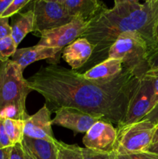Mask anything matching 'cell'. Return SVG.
Segmentation results:
<instances>
[{
	"mask_svg": "<svg viewBox=\"0 0 158 159\" xmlns=\"http://www.w3.org/2000/svg\"><path fill=\"white\" fill-rule=\"evenodd\" d=\"M155 34H156V41H157V43H158V22H157V24H156V31H155Z\"/></svg>",
	"mask_w": 158,
	"mask_h": 159,
	"instance_id": "obj_35",
	"label": "cell"
},
{
	"mask_svg": "<svg viewBox=\"0 0 158 159\" xmlns=\"http://www.w3.org/2000/svg\"><path fill=\"white\" fill-rule=\"evenodd\" d=\"M144 120H147L155 126L158 125V103L153 108V110L143 118Z\"/></svg>",
	"mask_w": 158,
	"mask_h": 159,
	"instance_id": "obj_29",
	"label": "cell"
},
{
	"mask_svg": "<svg viewBox=\"0 0 158 159\" xmlns=\"http://www.w3.org/2000/svg\"><path fill=\"white\" fill-rule=\"evenodd\" d=\"M29 3H30L29 0H12V3L6 9L2 17V18H9V17L12 16V15L17 13L19 11L21 10L23 7H25Z\"/></svg>",
	"mask_w": 158,
	"mask_h": 159,
	"instance_id": "obj_22",
	"label": "cell"
},
{
	"mask_svg": "<svg viewBox=\"0 0 158 159\" xmlns=\"http://www.w3.org/2000/svg\"><path fill=\"white\" fill-rule=\"evenodd\" d=\"M156 126L147 120L117 126L114 152L116 155H128L147 152L152 144Z\"/></svg>",
	"mask_w": 158,
	"mask_h": 159,
	"instance_id": "obj_5",
	"label": "cell"
},
{
	"mask_svg": "<svg viewBox=\"0 0 158 159\" xmlns=\"http://www.w3.org/2000/svg\"><path fill=\"white\" fill-rule=\"evenodd\" d=\"M93 46L88 40L79 37L63 49L64 60L72 70H77L85 66L91 58Z\"/></svg>",
	"mask_w": 158,
	"mask_h": 159,
	"instance_id": "obj_13",
	"label": "cell"
},
{
	"mask_svg": "<svg viewBox=\"0 0 158 159\" xmlns=\"http://www.w3.org/2000/svg\"><path fill=\"white\" fill-rule=\"evenodd\" d=\"M148 64L149 70L158 71V46L150 53Z\"/></svg>",
	"mask_w": 158,
	"mask_h": 159,
	"instance_id": "obj_28",
	"label": "cell"
},
{
	"mask_svg": "<svg viewBox=\"0 0 158 159\" xmlns=\"http://www.w3.org/2000/svg\"><path fill=\"white\" fill-rule=\"evenodd\" d=\"M65 9L74 17H80L89 22L102 9L106 8L102 2L98 0H60Z\"/></svg>",
	"mask_w": 158,
	"mask_h": 159,
	"instance_id": "obj_15",
	"label": "cell"
},
{
	"mask_svg": "<svg viewBox=\"0 0 158 159\" xmlns=\"http://www.w3.org/2000/svg\"><path fill=\"white\" fill-rule=\"evenodd\" d=\"M10 148H7L1 149L0 150V159H9V152H10Z\"/></svg>",
	"mask_w": 158,
	"mask_h": 159,
	"instance_id": "obj_31",
	"label": "cell"
},
{
	"mask_svg": "<svg viewBox=\"0 0 158 159\" xmlns=\"http://www.w3.org/2000/svg\"><path fill=\"white\" fill-rule=\"evenodd\" d=\"M123 65L118 59L106 58L82 74L85 79L97 83H106L114 80L123 71Z\"/></svg>",
	"mask_w": 158,
	"mask_h": 159,
	"instance_id": "obj_14",
	"label": "cell"
},
{
	"mask_svg": "<svg viewBox=\"0 0 158 159\" xmlns=\"http://www.w3.org/2000/svg\"><path fill=\"white\" fill-rule=\"evenodd\" d=\"M158 141V125L156 126V130H155L154 135H153V141H152V144Z\"/></svg>",
	"mask_w": 158,
	"mask_h": 159,
	"instance_id": "obj_33",
	"label": "cell"
},
{
	"mask_svg": "<svg viewBox=\"0 0 158 159\" xmlns=\"http://www.w3.org/2000/svg\"><path fill=\"white\" fill-rule=\"evenodd\" d=\"M55 141L50 142L45 140L23 137L22 144L35 159H57V148Z\"/></svg>",
	"mask_w": 158,
	"mask_h": 159,
	"instance_id": "obj_16",
	"label": "cell"
},
{
	"mask_svg": "<svg viewBox=\"0 0 158 159\" xmlns=\"http://www.w3.org/2000/svg\"><path fill=\"white\" fill-rule=\"evenodd\" d=\"M140 78L124 68L114 80L97 83L72 69L49 65L40 67L26 80L33 91L44 98L50 111L73 107L119 126L126 116Z\"/></svg>",
	"mask_w": 158,
	"mask_h": 159,
	"instance_id": "obj_1",
	"label": "cell"
},
{
	"mask_svg": "<svg viewBox=\"0 0 158 159\" xmlns=\"http://www.w3.org/2000/svg\"><path fill=\"white\" fill-rule=\"evenodd\" d=\"M55 117L52 124L73 130L75 134L86 133L97 121L102 119L73 107H60L55 111Z\"/></svg>",
	"mask_w": 158,
	"mask_h": 159,
	"instance_id": "obj_10",
	"label": "cell"
},
{
	"mask_svg": "<svg viewBox=\"0 0 158 159\" xmlns=\"http://www.w3.org/2000/svg\"><path fill=\"white\" fill-rule=\"evenodd\" d=\"M12 35V26L9 24V18H0V40Z\"/></svg>",
	"mask_w": 158,
	"mask_h": 159,
	"instance_id": "obj_27",
	"label": "cell"
},
{
	"mask_svg": "<svg viewBox=\"0 0 158 159\" xmlns=\"http://www.w3.org/2000/svg\"><path fill=\"white\" fill-rule=\"evenodd\" d=\"M12 144L8 137L4 125V119L0 117V150L12 147Z\"/></svg>",
	"mask_w": 158,
	"mask_h": 159,
	"instance_id": "obj_24",
	"label": "cell"
},
{
	"mask_svg": "<svg viewBox=\"0 0 158 159\" xmlns=\"http://www.w3.org/2000/svg\"><path fill=\"white\" fill-rule=\"evenodd\" d=\"M23 148H24L25 155H26V159H35V158H33V155H31L30 152H29V151H28L27 149L26 148L23 147Z\"/></svg>",
	"mask_w": 158,
	"mask_h": 159,
	"instance_id": "obj_34",
	"label": "cell"
},
{
	"mask_svg": "<svg viewBox=\"0 0 158 159\" xmlns=\"http://www.w3.org/2000/svg\"><path fill=\"white\" fill-rule=\"evenodd\" d=\"M57 148V159H83L82 148L77 144H68L56 140Z\"/></svg>",
	"mask_w": 158,
	"mask_h": 159,
	"instance_id": "obj_19",
	"label": "cell"
},
{
	"mask_svg": "<svg viewBox=\"0 0 158 159\" xmlns=\"http://www.w3.org/2000/svg\"><path fill=\"white\" fill-rule=\"evenodd\" d=\"M158 22V0H116L111 9L105 8L90 20L80 37L93 46L91 58L85 65L93 67L107 58L110 48L119 35L137 33L146 41L150 53L158 46L156 26Z\"/></svg>",
	"mask_w": 158,
	"mask_h": 159,
	"instance_id": "obj_2",
	"label": "cell"
},
{
	"mask_svg": "<svg viewBox=\"0 0 158 159\" xmlns=\"http://www.w3.org/2000/svg\"><path fill=\"white\" fill-rule=\"evenodd\" d=\"M12 2V0H0V18Z\"/></svg>",
	"mask_w": 158,
	"mask_h": 159,
	"instance_id": "obj_30",
	"label": "cell"
},
{
	"mask_svg": "<svg viewBox=\"0 0 158 159\" xmlns=\"http://www.w3.org/2000/svg\"><path fill=\"white\" fill-rule=\"evenodd\" d=\"M116 137L117 130L112 124L100 120L85 133L83 144L87 148L111 153L115 152Z\"/></svg>",
	"mask_w": 158,
	"mask_h": 159,
	"instance_id": "obj_9",
	"label": "cell"
},
{
	"mask_svg": "<svg viewBox=\"0 0 158 159\" xmlns=\"http://www.w3.org/2000/svg\"><path fill=\"white\" fill-rule=\"evenodd\" d=\"M146 75L150 78L151 81L153 92V101L156 106L158 103V71L148 70Z\"/></svg>",
	"mask_w": 158,
	"mask_h": 159,
	"instance_id": "obj_25",
	"label": "cell"
},
{
	"mask_svg": "<svg viewBox=\"0 0 158 159\" xmlns=\"http://www.w3.org/2000/svg\"><path fill=\"white\" fill-rule=\"evenodd\" d=\"M4 125L12 146L19 143H22L24 137L25 120L4 119Z\"/></svg>",
	"mask_w": 158,
	"mask_h": 159,
	"instance_id": "obj_18",
	"label": "cell"
},
{
	"mask_svg": "<svg viewBox=\"0 0 158 159\" xmlns=\"http://www.w3.org/2000/svg\"><path fill=\"white\" fill-rule=\"evenodd\" d=\"M34 34L64 26L72 21V16L60 0H39L33 2Z\"/></svg>",
	"mask_w": 158,
	"mask_h": 159,
	"instance_id": "obj_6",
	"label": "cell"
},
{
	"mask_svg": "<svg viewBox=\"0 0 158 159\" xmlns=\"http://www.w3.org/2000/svg\"><path fill=\"white\" fill-rule=\"evenodd\" d=\"M9 159H26L24 148L22 143L15 144L10 148L9 155Z\"/></svg>",
	"mask_w": 158,
	"mask_h": 159,
	"instance_id": "obj_26",
	"label": "cell"
},
{
	"mask_svg": "<svg viewBox=\"0 0 158 159\" xmlns=\"http://www.w3.org/2000/svg\"><path fill=\"white\" fill-rule=\"evenodd\" d=\"M34 12L33 9L23 13H19L12 22V35L14 42L18 46L29 33L33 32Z\"/></svg>",
	"mask_w": 158,
	"mask_h": 159,
	"instance_id": "obj_17",
	"label": "cell"
},
{
	"mask_svg": "<svg viewBox=\"0 0 158 159\" xmlns=\"http://www.w3.org/2000/svg\"><path fill=\"white\" fill-rule=\"evenodd\" d=\"M82 156L83 159H116V154L115 152L107 153L82 148Z\"/></svg>",
	"mask_w": 158,
	"mask_h": 159,
	"instance_id": "obj_21",
	"label": "cell"
},
{
	"mask_svg": "<svg viewBox=\"0 0 158 159\" xmlns=\"http://www.w3.org/2000/svg\"><path fill=\"white\" fill-rule=\"evenodd\" d=\"M147 152H151V153L157 154L158 155V141H156V142L150 144V147L147 148Z\"/></svg>",
	"mask_w": 158,
	"mask_h": 159,
	"instance_id": "obj_32",
	"label": "cell"
},
{
	"mask_svg": "<svg viewBox=\"0 0 158 159\" xmlns=\"http://www.w3.org/2000/svg\"><path fill=\"white\" fill-rule=\"evenodd\" d=\"M150 49L137 33L127 32L119 35L108 52L107 58L121 61L123 68L142 77L149 70Z\"/></svg>",
	"mask_w": 158,
	"mask_h": 159,
	"instance_id": "obj_4",
	"label": "cell"
},
{
	"mask_svg": "<svg viewBox=\"0 0 158 159\" xmlns=\"http://www.w3.org/2000/svg\"><path fill=\"white\" fill-rule=\"evenodd\" d=\"M88 23L80 17H75L68 24L35 34L40 37L37 45L64 49L82 35Z\"/></svg>",
	"mask_w": 158,
	"mask_h": 159,
	"instance_id": "obj_7",
	"label": "cell"
},
{
	"mask_svg": "<svg viewBox=\"0 0 158 159\" xmlns=\"http://www.w3.org/2000/svg\"><path fill=\"white\" fill-rule=\"evenodd\" d=\"M116 159H158V155L149 152H142L128 155H116Z\"/></svg>",
	"mask_w": 158,
	"mask_h": 159,
	"instance_id": "obj_23",
	"label": "cell"
},
{
	"mask_svg": "<svg viewBox=\"0 0 158 159\" xmlns=\"http://www.w3.org/2000/svg\"><path fill=\"white\" fill-rule=\"evenodd\" d=\"M62 50V48H47L35 45L29 48L17 49L11 60L16 63L22 70H24L28 65L37 61L43 59L54 60L58 57Z\"/></svg>",
	"mask_w": 158,
	"mask_h": 159,
	"instance_id": "obj_12",
	"label": "cell"
},
{
	"mask_svg": "<svg viewBox=\"0 0 158 159\" xmlns=\"http://www.w3.org/2000/svg\"><path fill=\"white\" fill-rule=\"evenodd\" d=\"M154 107L151 81L145 74L139 79L137 89L132 99L126 116L121 125L140 121L153 110Z\"/></svg>",
	"mask_w": 158,
	"mask_h": 159,
	"instance_id": "obj_8",
	"label": "cell"
},
{
	"mask_svg": "<svg viewBox=\"0 0 158 159\" xmlns=\"http://www.w3.org/2000/svg\"><path fill=\"white\" fill-rule=\"evenodd\" d=\"M24 137L33 139H41L54 142V138L52 130V120L50 111L43 106L35 114L28 116L25 120Z\"/></svg>",
	"mask_w": 158,
	"mask_h": 159,
	"instance_id": "obj_11",
	"label": "cell"
},
{
	"mask_svg": "<svg viewBox=\"0 0 158 159\" xmlns=\"http://www.w3.org/2000/svg\"><path fill=\"white\" fill-rule=\"evenodd\" d=\"M23 70L12 60L0 64V117L26 120V101L33 91Z\"/></svg>",
	"mask_w": 158,
	"mask_h": 159,
	"instance_id": "obj_3",
	"label": "cell"
},
{
	"mask_svg": "<svg viewBox=\"0 0 158 159\" xmlns=\"http://www.w3.org/2000/svg\"><path fill=\"white\" fill-rule=\"evenodd\" d=\"M16 50L17 46L11 36L0 40V61L9 60V57H12Z\"/></svg>",
	"mask_w": 158,
	"mask_h": 159,
	"instance_id": "obj_20",
	"label": "cell"
}]
</instances>
